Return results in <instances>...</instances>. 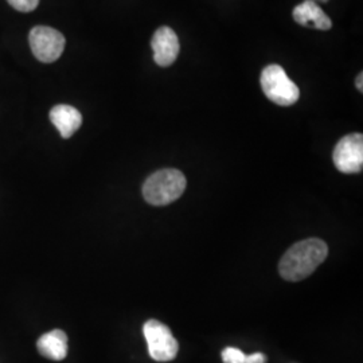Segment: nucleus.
Segmentation results:
<instances>
[{"mask_svg":"<svg viewBox=\"0 0 363 363\" xmlns=\"http://www.w3.org/2000/svg\"><path fill=\"white\" fill-rule=\"evenodd\" d=\"M186 186V177L179 169H159L144 182V199L154 206H166L181 198Z\"/></svg>","mask_w":363,"mask_h":363,"instance_id":"nucleus-2","label":"nucleus"},{"mask_svg":"<svg viewBox=\"0 0 363 363\" xmlns=\"http://www.w3.org/2000/svg\"><path fill=\"white\" fill-rule=\"evenodd\" d=\"M247 355L235 347H226L222 351V361L223 363H245Z\"/></svg>","mask_w":363,"mask_h":363,"instance_id":"nucleus-11","label":"nucleus"},{"mask_svg":"<svg viewBox=\"0 0 363 363\" xmlns=\"http://www.w3.org/2000/svg\"><path fill=\"white\" fill-rule=\"evenodd\" d=\"M9 4L19 13H31L38 7L39 0H7Z\"/></svg>","mask_w":363,"mask_h":363,"instance_id":"nucleus-12","label":"nucleus"},{"mask_svg":"<svg viewBox=\"0 0 363 363\" xmlns=\"http://www.w3.org/2000/svg\"><path fill=\"white\" fill-rule=\"evenodd\" d=\"M362 79H363V74L361 73L358 77H357V81H355V84H357V89L359 91H363V86H362Z\"/></svg>","mask_w":363,"mask_h":363,"instance_id":"nucleus-14","label":"nucleus"},{"mask_svg":"<svg viewBox=\"0 0 363 363\" xmlns=\"http://www.w3.org/2000/svg\"><path fill=\"white\" fill-rule=\"evenodd\" d=\"M334 164L343 174H358L363 169L362 133H351L339 140L334 150Z\"/></svg>","mask_w":363,"mask_h":363,"instance_id":"nucleus-6","label":"nucleus"},{"mask_svg":"<svg viewBox=\"0 0 363 363\" xmlns=\"http://www.w3.org/2000/svg\"><path fill=\"white\" fill-rule=\"evenodd\" d=\"M259 82L265 96L280 106L294 105L300 97L298 85L286 76L281 66H267L261 73Z\"/></svg>","mask_w":363,"mask_h":363,"instance_id":"nucleus-3","label":"nucleus"},{"mask_svg":"<svg viewBox=\"0 0 363 363\" xmlns=\"http://www.w3.org/2000/svg\"><path fill=\"white\" fill-rule=\"evenodd\" d=\"M328 247L319 238L300 241L286 250L280 259L279 272L286 281H300L307 279L327 259Z\"/></svg>","mask_w":363,"mask_h":363,"instance_id":"nucleus-1","label":"nucleus"},{"mask_svg":"<svg viewBox=\"0 0 363 363\" xmlns=\"http://www.w3.org/2000/svg\"><path fill=\"white\" fill-rule=\"evenodd\" d=\"M28 43L38 61L43 64H52L64 52L66 40L65 37L55 28L37 26L30 31Z\"/></svg>","mask_w":363,"mask_h":363,"instance_id":"nucleus-5","label":"nucleus"},{"mask_svg":"<svg viewBox=\"0 0 363 363\" xmlns=\"http://www.w3.org/2000/svg\"><path fill=\"white\" fill-rule=\"evenodd\" d=\"M143 334L150 357L157 362H169L178 354V340L174 337L171 330L159 320H148L143 325Z\"/></svg>","mask_w":363,"mask_h":363,"instance_id":"nucleus-4","label":"nucleus"},{"mask_svg":"<svg viewBox=\"0 0 363 363\" xmlns=\"http://www.w3.org/2000/svg\"><path fill=\"white\" fill-rule=\"evenodd\" d=\"M50 121L64 139L72 138L82 124L79 111L70 105H55L50 111Z\"/></svg>","mask_w":363,"mask_h":363,"instance_id":"nucleus-9","label":"nucleus"},{"mask_svg":"<svg viewBox=\"0 0 363 363\" xmlns=\"http://www.w3.org/2000/svg\"><path fill=\"white\" fill-rule=\"evenodd\" d=\"M151 46L154 50V60L156 64L162 67H167L175 62L179 54V39L175 31L169 27L164 26L157 28L151 40Z\"/></svg>","mask_w":363,"mask_h":363,"instance_id":"nucleus-7","label":"nucleus"},{"mask_svg":"<svg viewBox=\"0 0 363 363\" xmlns=\"http://www.w3.org/2000/svg\"><path fill=\"white\" fill-rule=\"evenodd\" d=\"M267 357L261 352H255L252 355H247L245 363H267Z\"/></svg>","mask_w":363,"mask_h":363,"instance_id":"nucleus-13","label":"nucleus"},{"mask_svg":"<svg viewBox=\"0 0 363 363\" xmlns=\"http://www.w3.org/2000/svg\"><path fill=\"white\" fill-rule=\"evenodd\" d=\"M313 1H322V3H327L328 0H313Z\"/></svg>","mask_w":363,"mask_h":363,"instance_id":"nucleus-15","label":"nucleus"},{"mask_svg":"<svg viewBox=\"0 0 363 363\" xmlns=\"http://www.w3.org/2000/svg\"><path fill=\"white\" fill-rule=\"evenodd\" d=\"M295 22L301 26L315 27L319 30H330L333 22L330 16L313 0H306L292 11Z\"/></svg>","mask_w":363,"mask_h":363,"instance_id":"nucleus-8","label":"nucleus"},{"mask_svg":"<svg viewBox=\"0 0 363 363\" xmlns=\"http://www.w3.org/2000/svg\"><path fill=\"white\" fill-rule=\"evenodd\" d=\"M37 349L48 359L62 361L67 355V335L62 330H52L39 337Z\"/></svg>","mask_w":363,"mask_h":363,"instance_id":"nucleus-10","label":"nucleus"}]
</instances>
